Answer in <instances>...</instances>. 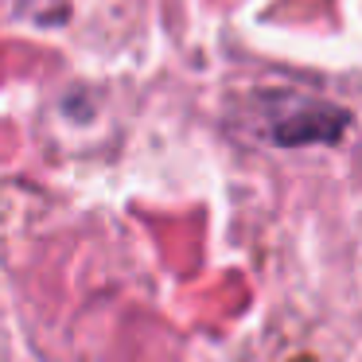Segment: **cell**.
<instances>
[{
	"label": "cell",
	"mask_w": 362,
	"mask_h": 362,
	"mask_svg": "<svg viewBox=\"0 0 362 362\" xmlns=\"http://www.w3.org/2000/svg\"><path fill=\"white\" fill-rule=\"evenodd\" d=\"M346 110L312 98H288L284 113L273 117V141L276 144H312V141H339L346 129Z\"/></svg>",
	"instance_id": "1"
}]
</instances>
